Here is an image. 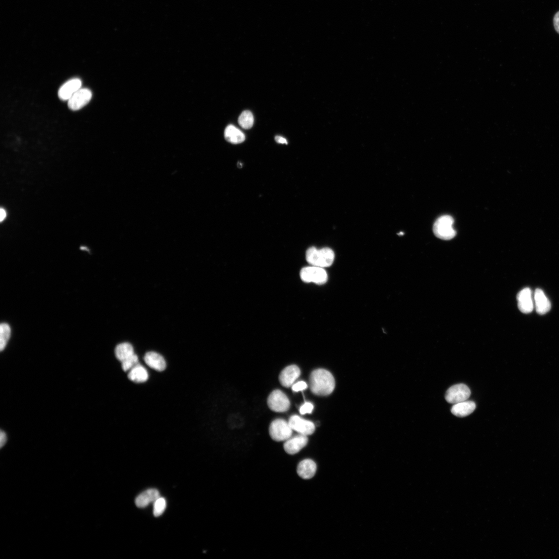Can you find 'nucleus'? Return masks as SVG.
<instances>
[{
  "label": "nucleus",
  "mask_w": 559,
  "mask_h": 559,
  "mask_svg": "<svg viewBox=\"0 0 559 559\" xmlns=\"http://www.w3.org/2000/svg\"><path fill=\"white\" fill-rule=\"evenodd\" d=\"M310 389L313 393L318 396H327L334 391L335 381L333 375L324 369L313 371L310 377Z\"/></svg>",
  "instance_id": "obj_1"
},
{
  "label": "nucleus",
  "mask_w": 559,
  "mask_h": 559,
  "mask_svg": "<svg viewBox=\"0 0 559 559\" xmlns=\"http://www.w3.org/2000/svg\"><path fill=\"white\" fill-rule=\"evenodd\" d=\"M335 256L334 251L327 248L319 250L315 247H311L306 252V260L310 265L323 268L328 267L333 264Z\"/></svg>",
  "instance_id": "obj_2"
},
{
  "label": "nucleus",
  "mask_w": 559,
  "mask_h": 559,
  "mask_svg": "<svg viewBox=\"0 0 559 559\" xmlns=\"http://www.w3.org/2000/svg\"><path fill=\"white\" fill-rule=\"evenodd\" d=\"M454 220L450 216H443L438 218L433 225V232L438 238L448 240L455 237L456 232L453 228Z\"/></svg>",
  "instance_id": "obj_3"
},
{
  "label": "nucleus",
  "mask_w": 559,
  "mask_h": 559,
  "mask_svg": "<svg viewBox=\"0 0 559 559\" xmlns=\"http://www.w3.org/2000/svg\"><path fill=\"white\" fill-rule=\"evenodd\" d=\"M269 430L271 439L277 442L288 440L293 433V429L289 422L282 419H277L272 422Z\"/></svg>",
  "instance_id": "obj_4"
},
{
  "label": "nucleus",
  "mask_w": 559,
  "mask_h": 559,
  "mask_svg": "<svg viewBox=\"0 0 559 559\" xmlns=\"http://www.w3.org/2000/svg\"><path fill=\"white\" fill-rule=\"evenodd\" d=\"M300 278L306 283L323 285L328 280V275L324 268L314 266L306 267L300 272Z\"/></svg>",
  "instance_id": "obj_5"
},
{
  "label": "nucleus",
  "mask_w": 559,
  "mask_h": 559,
  "mask_svg": "<svg viewBox=\"0 0 559 559\" xmlns=\"http://www.w3.org/2000/svg\"><path fill=\"white\" fill-rule=\"evenodd\" d=\"M269 409L276 412L288 411L290 407V401L283 392L275 390L271 392L267 399Z\"/></svg>",
  "instance_id": "obj_6"
},
{
  "label": "nucleus",
  "mask_w": 559,
  "mask_h": 559,
  "mask_svg": "<svg viewBox=\"0 0 559 559\" xmlns=\"http://www.w3.org/2000/svg\"><path fill=\"white\" fill-rule=\"evenodd\" d=\"M471 395L469 387L463 384H457L450 387L445 395V399L451 404L466 401Z\"/></svg>",
  "instance_id": "obj_7"
},
{
  "label": "nucleus",
  "mask_w": 559,
  "mask_h": 559,
  "mask_svg": "<svg viewBox=\"0 0 559 559\" xmlns=\"http://www.w3.org/2000/svg\"><path fill=\"white\" fill-rule=\"evenodd\" d=\"M92 96L88 89H80L68 100V107L72 111L80 110L90 101Z\"/></svg>",
  "instance_id": "obj_8"
},
{
  "label": "nucleus",
  "mask_w": 559,
  "mask_h": 559,
  "mask_svg": "<svg viewBox=\"0 0 559 559\" xmlns=\"http://www.w3.org/2000/svg\"><path fill=\"white\" fill-rule=\"evenodd\" d=\"M289 423L293 430L300 434L307 436L313 434L315 431V426L312 422L301 418L297 415L291 416Z\"/></svg>",
  "instance_id": "obj_9"
},
{
  "label": "nucleus",
  "mask_w": 559,
  "mask_h": 559,
  "mask_svg": "<svg viewBox=\"0 0 559 559\" xmlns=\"http://www.w3.org/2000/svg\"><path fill=\"white\" fill-rule=\"evenodd\" d=\"M308 442L307 435L299 434L287 440L284 444V449L289 455H295L305 447Z\"/></svg>",
  "instance_id": "obj_10"
},
{
  "label": "nucleus",
  "mask_w": 559,
  "mask_h": 559,
  "mask_svg": "<svg viewBox=\"0 0 559 559\" xmlns=\"http://www.w3.org/2000/svg\"><path fill=\"white\" fill-rule=\"evenodd\" d=\"M532 295V291L528 288H524L518 293L517 296L518 307L522 313L528 314L533 310L534 304Z\"/></svg>",
  "instance_id": "obj_11"
},
{
  "label": "nucleus",
  "mask_w": 559,
  "mask_h": 559,
  "mask_svg": "<svg viewBox=\"0 0 559 559\" xmlns=\"http://www.w3.org/2000/svg\"><path fill=\"white\" fill-rule=\"evenodd\" d=\"M300 373L298 367L296 365L289 366L284 368L280 374L279 381L283 386L289 388L298 378Z\"/></svg>",
  "instance_id": "obj_12"
},
{
  "label": "nucleus",
  "mask_w": 559,
  "mask_h": 559,
  "mask_svg": "<svg viewBox=\"0 0 559 559\" xmlns=\"http://www.w3.org/2000/svg\"><path fill=\"white\" fill-rule=\"evenodd\" d=\"M82 85V81L78 79H73L67 82L59 90V98L63 101H68L81 89Z\"/></svg>",
  "instance_id": "obj_13"
},
{
  "label": "nucleus",
  "mask_w": 559,
  "mask_h": 559,
  "mask_svg": "<svg viewBox=\"0 0 559 559\" xmlns=\"http://www.w3.org/2000/svg\"><path fill=\"white\" fill-rule=\"evenodd\" d=\"M534 301L536 312L540 315H544L551 309L550 302L541 289H536Z\"/></svg>",
  "instance_id": "obj_14"
},
{
  "label": "nucleus",
  "mask_w": 559,
  "mask_h": 559,
  "mask_svg": "<svg viewBox=\"0 0 559 559\" xmlns=\"http://www.w3.org/2000/svg\"><path fill=\"white\" fill-rule=\"evenodd\" d=\"M160 497L156 489H149L140 494L135 500V504L139 508H145L149 504L154 503Z\"/></svg>",
  "instance_id": "obj_15"
},
{
  "label": "nucleus",
  "mask_w": 559,
  "mask_h": 559,
  "mask_svg": "<svg viewBox=\"0 0 559 559\" xmlns=\"http://www.w3.org/2000/svg\"><path fill=\"white\" fill-rule=\"evenodd\" d=\"M317 466L311 459H305L298 465L297 472L298 475L304 479L312 478L315 474Z\"/></svg>",
  "instance_id": "obj_16"
},
{
  "label": "nucleus",
  "mask_w": 559,
  "mask_h": 559,
  "mask_svg": "<svg viewBox=\"0 0 559 559\" xmlns=\"http://www.w3.org/2000/svg\"><path fill=\"white\" fill-rule=\"evenodd\" d=\"M144 360L149 367L158 371H163L166 367L164 357L155 352L147 353L144 357Z\"/></svg>",
  "instance_id": "obj_17"
},
{
  "label": "nucleus",
  "mask_w": 559,
  "mask_h": 559,
  "mask_svg": "<svg viewBox=\"0 0 559 559\" xmlns=\"http://www.w3.org/2000/svg\"><path fill=\"white\" fill-rule=\"evenodd\" d=\"M476 409L473 401H465L454 404L451 409V413L459 417H464L472 413Z\"/></svg>",
  "instance_id": "obj_18"
},
{
  "label": "nucleus",
  "mask_w": 559,
  "mask_h": 559,
  "mask_svg": "<svg viewBox=\"0 0 559 559\" xmlns=\"http://www.w3.org/2000/svg\"><path fill=\"white\" fill-rule=\"evenodd\" d=\"M224 136L226 141L233 144L242 143L246 139L243 132L233 125L226 127Z\"/></svg>",
  "instance_id": "obj_19"
},
{
  "label": "nucleus",
  "mask_w": 559,
  "mask_h": 559,
  "mask_svg": "<svg viewBox=\"0 0 559 559\" xmlns=\"http://www.w3.org/2000/svg\"><path fill=\"white\" fill-rule=\"evenodd\" d=\"M129 379L135 383H141L146 382L149 378L147 370L139 364L132 369L128 374Z\"/></svg>",
  "instance_id": "obj_20"
},
{
  "label": "nucleus",
  "mask_w": 559,
  "mask_h": 559,
  "mask_svg": "<svg viewBox=\"0 0 559 559\" xmlns=\"http://www.w3.org/2000/svg\"><path fill=\"white\" fill-rule=\"evenodd\" d=\"M115 354L117 359L122 362L134 354L133 347L127 342L119 344L116 347Z\"/></svg>",
  "instance_id": "obj_21"
},
{
  "label": "nucleus",
  "mask_w": 559,
  "mask_h": 559,
  "mask_svg": "<svg viewBox=\"0 0 559 559\" xmlns=\"http://www.w3.org/2000/svg\"><path fill=\"white\" fill-rule=\"evenodd\" d=\"M238 123L243 129H251L254 124V117L252 113L249 111L242 113L239 117Z\"/></svg>",
  "instance_id": "obj_22"
},
{
  "label": "nucleus",
  "mask_w": 559,
  "mask_h": 559,
  "mask_svg": "<svg viewBox=\"0 0 559 559\" xmlns=\"http://www.w3.org/2000/svg\"><path fill=\"white\" fill-rule=\"evenodd\" d=\"M11 330L10 326L3 323L0 326V350L3 351L6 348L10 338Z\"/></svg>",
  "instance_id": "obj_23"
},
{
  "label": "nucleus",
  "mask_w": 559,
  "mask_h": 559,
  "mask_svg": "<svg viewBox=\"0 0 559 559\" xmlns=\"http://www.w3.org/2000/svg\"><path fill=\"white\" fill-rule=\"evenodd\" d=\"M166 508V501L164 497H160L154 503V515L155 517L162 515Z\"/></svg>",
  "instance_id": "obj_24"
},
{
  "label": "nucleus",
  "mask_w": 559,
  "mask_h": 559,
  "mask_svg": "<svg viewBox=\"0 0 559 559\" xmlns=\"http://www.w3.org/2000/svg\"><path fill=\"white\" fill-rule=\"evenodd\" d=\"M122 362L124 371H128L139 364V358L137 355L134 354Z\"/></svg>",
  "instance_id": "obj_25"
},
{
  "label": "nucleus",
  "mask_w": 559,
  "mask_h": 559,
  "mask_svg": "<svg viewBox=\"0 0 559 559\" xmlns=\"http://www.w3.org/2000/svg\"><path fill=\"white\" fill-rule=\"evenodd\" d=\"M313 405L310 402H306L304 404L302 405L300 408V413L301 414H310L313 410Z\"/></svg>",
  "instance_id": "obj_26"
},
{
  "label": "nucleus",
  "mask_w": 559,
  "mask_h": 559,
  "mask_svg": "<svg viewBox=\"0 0 559 559\" xmlns=\"http://www.w3.org/2000/svg\"><path fill=\"white\" fill-rule=\"evenodd\" d=\"M308 387L307 383L304 381H300L292 386V389L294 391L298 392L304 390Z\"/></svg>",
  "instance_id": "obj_27"
},
{
  "label": "nucleus",
  "mask_w": 559,
  "mask_h": 559,
  "mask_svg": "<svg viewBox=\"0 0 559 559\" xmlns=\"http://www.w3.org/2000/svg\"><path fill=\"white\" fill-rule=\"evenodd\" d=\"M7 441V437L5 432L1 431L0 433V446L3 448Z\"/></svg>",
  "instance_id": "obj_28"
},
{
  "label": "nucleus",
  "mask_w": 559,
  "mask_h": 559,
  "mask_svg": "<svg viewBox=\"0 0 559 559\" xmlns=\"http://www.w3.org/2000/svg\"><path fill=\"white\" fill-rule=\"evenodd\" d=\"M554 27L556 32L559 34V12L554 16L553 19Z\"/></svg>",
  "instance_id": "obj_29"
},
{
  "label": "nucleus",
  "mask_w": 559,
  "mask_h": 559,
  "mask_svg": "<svg viewBox=\"0 0 559 559\" xmlns=\"http://www.w3.org/2000/svg\"><path fill=\"white\" fill-rule=\"evenodd\" d=\"M275 140H276V142L278 143V144H286V145L288 144V141H287V140L285 139H284V138H283L282 137H280V136H277V137H276L275 138Z\"/></svg>",
  "instance_id": "obj_30"
},
{
  "label": "nucleus",
  "mask_w": 559,
  "mask_h": 559,
  "mask_svg": "<svg viewBox=\"0 0 559 559\" xmlns=\"http://www.w3.org/2000/svg\"><path fill=\"white\" fill-rule=\"evenodd\" d=\"M0 220L2 222L7 217V213L6 210L4 208H2L0 210Z\"/></svg>",
  "instance_id": "obj_31"
}]
</instances>
